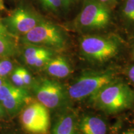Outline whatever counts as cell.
I'll list each match as a JSON object with an SVG mask.
<instances>
[{
  "label": "cell",
  "mask_w": 134,
  "mask_h": 134,
  "mask_svg": "<svg viewBox=\"0 0 134 134\" xmlns=\"http://www.w3.org/2000/svg\"><path fill=\"white\" fill-rule=\"evenodd\" d=\"M95 108L107 114H117L134 105V90L120 79L115 80L89 99Z\"/></svg>",
  "instance_id": "cell-1"
},
{
  "label": "cell",
  "mask_w": 134,
  "mask_h": 134,
  "mask_svg": "<svg viewBox=\"0 0 134 134\" xmlns=\"http://www.w3.org/2000/svg\"><path fill=\"white\" fill-rule=\"evenodd\" d=\"M124 48L121 38L114 35H86L79 40V50L85 60L106 63L120 54Z\"/></svg>",
  "instance_id": "cell-2"
},
{
  "label": "cell",
  "mask_w": 134,
  "mask_h": 134,
  "mask_svg": "<svg viewBox=\"0 0 134 134\" xmlns=\"http://www.w3.org/2000/svg\"><path fill=\"white\" fill-rule=\"evenodd\" d=\"M118 78L117 71L113 68L84 72L66 88L68 99L73 101L89 99Z\"/></svg>",
  "instance_id": "cell-3"
},
{
  "label": "cell",
  "mask_w": 134,
  "mask_h": 134,
  "mask_svg": "<svg viewBox=\"0 0 134 134\" xmlns=\"http://www.w3.org/2000/svg\"><path fill=\"white\" fill-rule=\"evenodd\" d=\"M112 20L110 8L97 0H85L81 11L73 26L80 32L101 31L109 26Z\"/></svg>",
  "instance_id": "cell-4"
},
{
  "label": "cell",
  "mask_w": 134,
  "mask_h": 134,
  "mask_svg": "<svg viewBox=\"0 0 134 134\" xmlns=\"http://www.w3.org/2000/svg\"><path fill=\"white\" fill-rule=\"evenodd\" d=\"M22 42L52 50L66 47L68 38L65 32L59 26L43 19L29 32L21 36Z\"/></svg>",
  "instance_id": "cell-5"
},
{
  "label": "cell",
  "mask_w": 134,
  "mask_h": 134,
  "mask_svg": "<svg viewBox=\"0 0 134 134\" xmlns=\"http://www.w3.org/2000/svg\"><path fill=\"white\" fill-rule=\"evenodd\" d=\"M31 87L38 102L48 109L61 108L69 100L66 87L55 80L39 78L33 81Z\"/></svg>",
  "instance_id": "cell-6"
},
{
  "label": "cell",
  "mask_w": 134,
  "mask_h": 134,
  "mask_svg": "<svg viewBox=\"0 0 134 134\" xmlns=\"http://www.w3.org/2000/svg\"><path fill=\"white\" fill-rule=\"evenodd\" d=\"M20 120L24 129L31 134H47L50 125L48 109L39 102H30L22 109Z\"/></svg>",
  "instance_id": "cell-7"
},
{
  "label": "cell",
  "mask_w": 134,
  "mask_h": 134,
  "mask_svg": "<svg viewBox=\"0 0 134 134\" xmlns=\"http://www.w3.org/2000/svg\"><path fill=\"white\" fill-rule=\"evenodd\" d=\"M43 19L32 10L21 6L1 20L10 32L19 37L29 32Z\"/></svg>",
  "instance_id": "cell-8"
},
{
  "label": "cell",
  "mask_w": 134,
  "mask_h": 134,
  "mask_svg": "<svg viewBox=\"0 0 134 134\" xmlns=\"http://www.w3.org/2000/svg\"><path fill=\"white\" fill-rule=\"evenodd\" d=\"M31 100V95L26 88L16 86L8 80L0 86V103L8 114H16Z\"/></svg>",
  "instance_id": "cell-9"
},
{
  "label": "cell",
  "mask_w": 134,
  "mask_h": 134,
  "mask_svg": "<svg viewBox=\"0 0 134 134\" xmlns=\"http://www.w3.org/2000/svg\"><path fill=\"white\" fill-rule=\"evenodd\" d=\"M53 57V50L34 45H27L23 52V58L26 64L36 68L44 67Z\"/></svg>",
  "instance_id": "cell-10"
},
{
  "label": "cell",
  "mask_w": 134,
  "mask_h": 134,
  "mask_svg": "<svg viewBox=\"0 0 134 134\" xmlns=\"http://www.w3.org/2000/svg\"><path fill=\"white\" fill-rule=\"evenodd\" d=\"M18 37L10 32L0 19V58H7L16 54Z\"/></svg>",
  "instance_id": "cell-11"
},
{
  "label": "cell",
  "mask_w": 134,
  "mask_h": 134,
  "mask_svg": "<svg viewBox=\"0 0 134 134\" xmlns=\"http://www.w3.org/2000/svg\"><path fill=\"white\" fill-rule=\"evenodd\" d=\"M78 129L81 134H107L108 125L101 117L85 115L78 122Z\"/></svg>",
  "instance_id": "cell-12"
},
{
  "label": "cell",
  "mask_w": 134,
  "mask_h": 134,
  "mask_svg": "<svg viewBox=\"0 0 134 134\" xmlns=\"http://www.w3.org/2000/svg\"><path fill=\"white\" fill-rule=\"evenodd\" d=\"M43 68L48 75L58 79L66 78L73 72L69 60L63 56H54Z\"/></svg>",
  "instance_id": "cell-13"
},
{
  "label": "cell",
  "mask_w": 134,
  "mask_h": 134,
  "mask_svg": "<svg viewBox=\"0 0 134 134\" xmlns=\"http://www.w3.org/2000/svg\"><path fill=\"white\" fill-rule=\"evenodd\" d=\"M78 121L72 112H65L60 115L55 122L52 134H77Z\"/></svg>",
  "instance_id": "cell-14"
},
{
  "label": "cell",
  "mask_w": 134,
  "mask_h": 134,
  "mask_svg": "<svg viewBox=\"0 0 134 134\" xmlns=\"http://www.w3.org/2000/svg\"><path fill=\"white\" fill-rule=\"evenodd\" d=\"M119 11L124 24L134 31V0H122Z\"/></svg>",
  "instance_id": "cell-15"
},
{
  "label": "cell",
  "mask_w": 134,
  "mask_h": 134,
  "mask_svg": "<svg viewBox=\"0 0 134 134\" xmlns=\"http://www.w3.org/2000/svg\"><path fill=\"white\" fill-rule=\"evenodd\" d=\"M45 9L52 12L57 13L62 9L60 0H38Z\"/></svg>",
  "instance_id": "cell-16"
},
{
  "label": "cell",
  "mask_w": 134,
  "mask_h": 134,
  "mask_svg": "<svg viewBox=\"0 0 134 134\" xmlns=\"http://www.w3.org/2000/svg\"><path fill=\"white\" fill-rule=\"evenodd\" d=\"M13 70V64L7 58L0 60V77L6 78Z\"/></svg>",
  "instance_id": "cell-17"
},
{
  "label": "cell",
  "mask_w": 134,
  "mask_h": 134,
  "mask_svg": "<svg viewBox=\"0 0 134 134\" xmlns=\"http://www.w3.org/2000/svg\"><path fill=\"white\" fill-rule=\"evenodd\" d=\"M11 83L16 86L21 87V88H26L24 81H23L22 76L20 72L19 67L15 68L11 72Z\"/></svg>",
  "instance_id": "cell-18"
},
{
  "label": "cell",
  "mask_w": 134,
  "mask_h": 134,
  "mask_svg": "<svg viewBox=\"0 0 134 134\" xmlns=\"http://www.w3.org/2000/svg\"><path fill=\"white\" fill-rule=\"evenodd\" d=\"M19 70L20 72H21L22 78H23V81H24L25 87L27 88V87L31 86L33 80L29 72L24 67H19Z\"/></svg>",
  "instance_id": "cell-19"
},
{
  "label": "cell",
  "mask_w": 134,
  "mask_h": 134,
  "mask_svg": "<svg viewBox=\"0 0 134 134\" xmlns=\"http://www.w3.org/2000/svg\"><path fill=\"white\" fill-rule=\"evenodd\" d=\"M125 76L130 83L134 85V62L127 67Z\"/></svg>",
  "instance_id": "cell-20"
},
{
  "label": "cell",
  "mask_w": 134,
  "mask_h": 134,
  "mask_svg": "<svg viewBox=\"0 0 134 134\" xmlns=\"http://www.w3.org/2000/svg\"><path fill=\"white\" fill-rule=\"evenodd\" d=\"M62 4V8L65 11H69L78 0H60Z\"/></svg>",
  "instance_id": "cell-21"
},
{
  "label": "cell",
  "mask_w": 134,
  "mask_h": 134,
  "mask_svg": "<svg viewBox=\"0 0 134 134\" xmlns=\"http://www.w3.org/2000/svg\"><path fill=\"white\" fill-rule=\"evenodd\" d=\"M97 1L103 3V4H104L105 6H108V7H109L110 8V7L113 6L114 4L120 2V1H122V0H97Z\"/></svg>",
  "instance_id": "cell-22"
},
{
  "label": "cell",
  "mask_w": 134,
  "mask_h": 134,
  "mask_svg": "<svg viewBox=\"0 0 134 134\" xmlns=\"http://www.w3.org/2000/svg\"><path fill=\"white\" fill-rule=\"evenodd\" d=\"M130 56L134 62V31L132 32V36L130 41Z\"/></svg>",
  "instance_id": "cell-23"
},
{
  "label": "cell",
  "mask_w": 134,
  "mask_h": 134,
  "mask_svg": "<svg viewBox=\"0 0 134 134\" xmlns=\"http://www.w3.org/2000/svg\"><path fill=\"white\" fill-rule=\"evenodd\" d=\"M6 114H7V113H6V110H5L2 104L0 103V118H2V117L6 116Z\"/></svg>",
  "instance_id": "cell-24"
},
{
  "label": "cell",
  "mask_w": 134,
  "mask_h": 134,
  "mask_svg": "<svg viewBox=\"0 0 134 134\" xmlns=\"http://www.w3.org/2000/svg\"><path fill=\"white\" fill-rule=\"evenodd\" d=\"M6 9V7H5L3 0H0V11H4Z\"/></svg>",
  "instance_id": "cell-25"
},
{
  "label": "cell",
  "mask_w": 134,
  "mask_h": 134,
  "mask_svg": "<svg viewBox=\"0 0 134 134\" xmlns=\"http://www.w3.org/2000/svg\"><path fill=\"white\" fill-rule=\"evenodd\" d=\"M122 134H134V130H129L124 132H123Z\"/></svg>",
  "instance_id": "cell-26"
},
{
  "label": "cell",
  "mask_w": 134,
  "mask_h": 134,
  "mask_svg": "<svg viewBox=\"0 0 134 134\" xmlns=\"http://www.w3.org/2000/svg\"><path fill=\"white\" fill-rule=\"evenodd\" d=\"M7 80L6 79V78H3V77H0V86H1L2 84L5 82V81Z\"/></svg>",
  "instance_id": "cell-27"
}]
</instances>
